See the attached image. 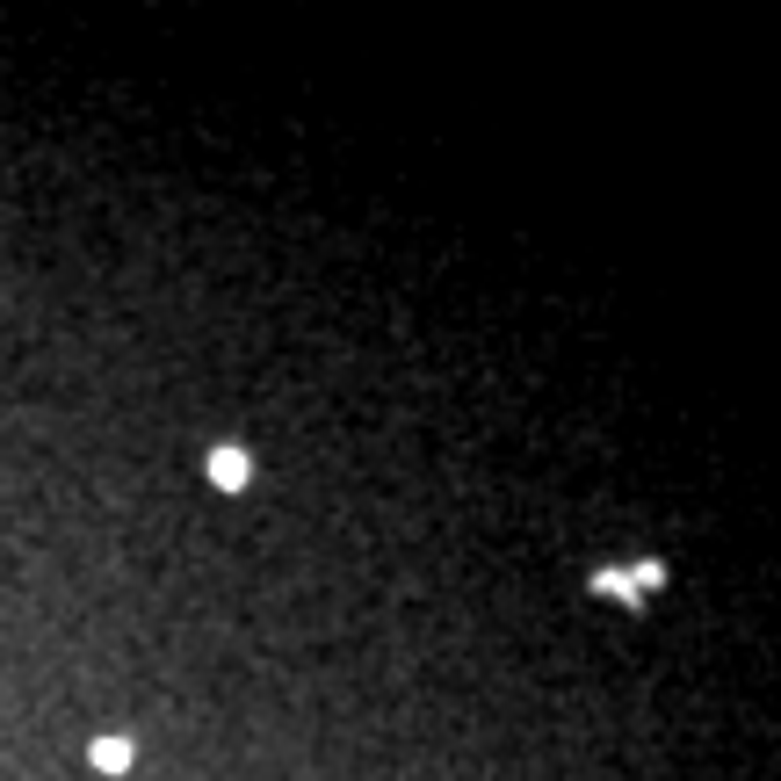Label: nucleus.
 I'll return each instance as SVG.
<instances>
[{
	"label": "nucleus",
	"instance_id": "obj_1",
	"mask_svg": "<svg viewBox=\"0 0 781 781\" xmlns=\"http://www.w3.org/2000/svg\"><path fill=\"white\" fill-rule=\"evenodd\" d=\"M210 478L225 485V492H239V485H246V456H239V449H217V456H210Z\"/></svg>",
	"mask_w": 781,
	"mask_h": 781
},
{
	"label": "nucleus",
	"instance_id": "obj_2",
	"mask_svg": "<svg viewBox=\"0 0 781 781\" xmlns=\"http://www.w3.org/2000/svg\"><path fill=\"white\" fill-rule=\"evenodd\" d=\"M95 767L123 774V767H131V745H123V738H102V745H95Z\"/></svg>",
	"mask_w": 781,
	"mask_h": 781
}]
</instances>
